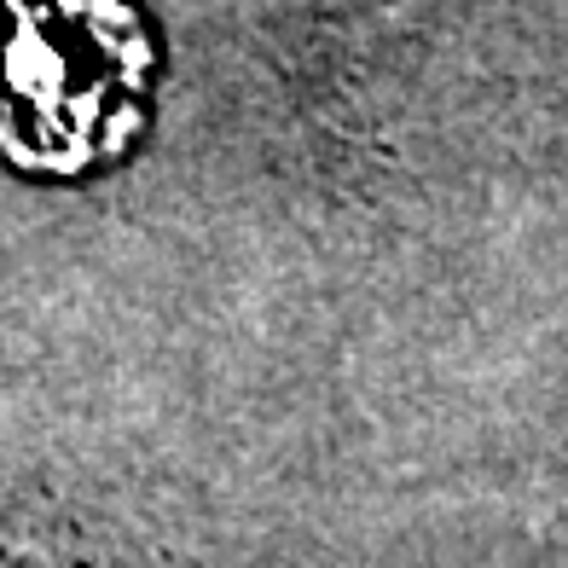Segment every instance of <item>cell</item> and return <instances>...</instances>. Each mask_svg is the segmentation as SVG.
Masks as SVG:
<instances>
[{
    "label": "cell",
    "instance_id": "1",
    "mask_svg": "<svg viewBox=\"0 0 568 568\" xmlns=\"http://www.w3.org/2000/svg\"><path fill=\"white\" fill-rule=\"evenodd\" d=\"M151 47L122 0H0V158L82 174L145 116Z\"/></svg>",
    "mask_w": 568,
    "mask_h": 568
}]
</instances>
